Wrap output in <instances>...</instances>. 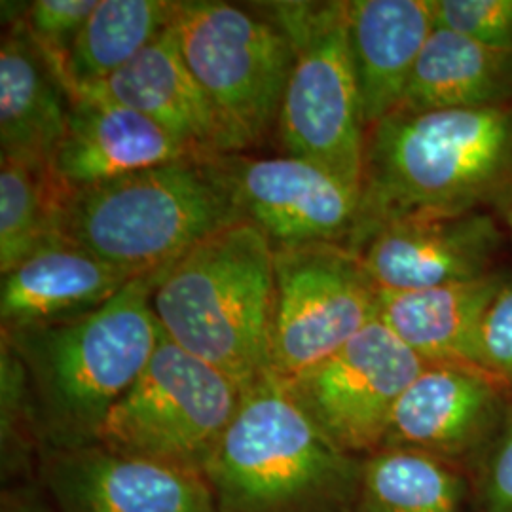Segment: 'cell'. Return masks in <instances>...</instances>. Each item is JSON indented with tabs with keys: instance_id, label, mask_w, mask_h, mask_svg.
Returning a JSON list of instances; mask_svg holds the SVG:
<instances>
[{
	"instance_id": "1",
	"label": "cell",
	"mask_w": 512,
	"mask_h": 512,
	"mask_svg": "<svg viewBox=\"0 0 512 512\" xmlns=\"http://www.w3.org/2000/svg\"><path fill=\"white\" fill-rule=\"evenodd\" d=\"M512 198V103L393 112L368 129L359 222L348 249L414 217L497 209Z\"/></svg>"
},
{
	"instance_id": "2",
	"label": "cell",
	"mask_w": 512,
	"mask_h": 512,
	"mask_svg": "<svg viewBox=\"0 0 512 512\" xmlns=\"http://www.w3.org/2000/svg\"><path fill=\"white\" fill-rule=\"evenodd\" d=\"M162 270L133 277L86 315L2 332L31 380L38 423L54 450L93 444L110 408L147 368L164 338L152 306Z\"/></svg>"
},
{
	"instance_id": "3",
	"label": "cell",
	"mask_w": 512,
	"mask_h": 512,
	"mask_svg": "<svg viewBox=\"0 0 512 512\" xmlns=\"http://www.w3.org/2000/svg\"><path fill=\"white\" fill-rule=\"evenodd\" d=\"M274 293V247L243 220L165 266L152 306L165 338L247 389L272 374Z\"/></svg>"
},
{
	"instance_id": "4",
	"label": "cell",
	"mask_w": 512,
	"mask_h": 512,
	"mask_svg": "<svg viewBox=\"0 0 512 512\" xmlns=\"http://www.w3.org/2000/svg\"><path fill=\"white\" fill-rule=\"evenodd\" d=\"M243 220L215 158H184L73 192L59 236L139 277Z\"/></svg>"
},
{
	"instance_id": "5",
	"label": "cell",
	"mask_w": 512,
	"mask_h": 512,
	"mask_svg": "<svg viewBox=\"0 0 512 512\" xmlns=\"http://www.w3.org/2000/svg\"><path fill=\"white\" fill-rule=\"evenodd\" d=\"M205 480L222 512H327L359 475L274 374L243 389Z\"/></svg>"
},
{
	"instance_id": "6",
	"label": "cell",
	"mask_w": 512,
	"mask_h": 512,
	"mask_svg": "<svg viewBox=\"0 0 512 512\" xmlns=\"http://www.w3.org/2000/svg\"><path fill=\"white\" fill-rule=\"evenodd\" d=\"M264 8L296 54L275 128L285 154L323 167L361 196L368 128L349 54L346 2Z\"/></svg>"
},
{
	"instance_id": "7",
	"label": "cell",
	"mask_w": 512,
	"mask_h": 512,
	"mask_svg": "<svg viewBox=\"0 0 512 512\" xmlns=\"http://www.w3.org/2000/svg\"><path fill=\"white\" fill-rule=\"evenodd\" d=\"M177 35L184 59L207 95L226 154L258 147L277 128L294 46L258 10L220 0L181 2Z\"/></svg>"
},
{
	"instance_id": "8",
	"label": "cell",
	"mask_w": 512,
	"mask_h": 512,
	"mask_svg": "<svg viewBox=\"0 0 512 512\" xmlns=\"http://www.w3.org/2000/svg\"><path fill=\"white\" fill-rule=\"evenodd\" d=\"M241 395L232 378L164 334L143 374L110 408L93 444L205 476Z\"/></svg>"
},
{
	"instance_id": "9",
	"label": "cell",
	"mask_w": 512,
	"mask_h": 512,
	"mask_svg": "<svg viewBox=\"0 0 512 512\" xmlns=\"http://www.w3.org/2000/svg\"><path fill=\"white\" fill-rule=\"evenodd\" d=\"M270 372L289 382L378 321V287L344 245L274 249Z\"/></svg>"
},
{
	"instance_id": "10",
	"label": "cell",
	"mask_w": 512,
	"mask_h": 512,
	"mask_svg": "<svg viewBox=\"0 0 512 512\" xmlns=\"http://www.w3.org/2000/svg\"><path fill=\"white\" fill-rule=\"evenodd\" d=\"M425 366L382 321H374L329 359L285 384L342 452L374 454L384 446L401 395Z\"/></svg>"
},
{
	"instance_id": "11",
	"label": "cell",
	"mask_w": 512,
	"mask_h": 512,
	"mask_svg": "<svg viewBox=\"0 0 512 512\" xmlns=\"http://www.w3.org/2000/svg\"><path fill=\"white\" fill-rule=\"evenodd\" d=\"M245 222L274 249L304 245L349 247L361 196L329 171L296 156L215 158Z\"/></svg>"
},
{
	"instance_id": "12",
	"label": "cell",
	"mask_w": 512,
	"mask_h": 512,
	"mask_svg": "<svg viewBox=\"0 0 512 512\" xmlns=\"http://www.w3.org/2000/svg\"><path fill=\"white\" fill-rule=\"evenodd\" d=\"M503 236L486 211L414 217L376 228L353 253L378 291L408 293L492 274Z\"/></svg>"
},
{
	"instance_id": "13",
	"label": "cell",
	"mask_w": 512,
	"mask_h": 512,
	"mask_svg": "<svg viewBox=\"0 0 512 512\" xmlns=\"http://www.w3.org/2000/svg\"><path fill=\"white\" fill-rule=\"evenodd\" d=\"M46 482L59 512H222L205 476L99 444L52 450Z\"/></svg>"
},
{
	"instance_id": "14",
	"label": "cell",
	"mask_w": 512,
	"mask_h": 512,
	"mask_svg": "<svg viewBox=\"0 0 512 512\" xmlns=\"http://www.w3.org/2000/svg\"><path fill=\"white\" fill-rule=\"evenodd\" d=\"M184 158L196 156L145 114L95 93H78L52 165L67 188L78 192Z\"/></svg>"
},
{
	"instance_id": "15",
	"label": "cell",
	"mask_w": 512,
	"mask_h": 512,
	"mask_svg": "<svg viewBox=\"0 0 512 512\" xmlns=\"http://www.w3.org/2000/svg\"><path fill=\"white\" fill-rule=\"evenodd\" d=\"M505 391L473 366L427 365L395 406L382 448L459 456L494 425Z\"/></svg>"
},
{
	"instance_id": "16",
	"label": "cell",
	"mask_w": 512,
	"mask_h": 512,
	"mask_svg": "<svg viewBox=\"0 0 512 512\" xmlns=\"http://www.w3.org/2000/svg\"><path fill=\"white\" fill-rule=\"evenodd\" d=\"M80 93L145 114L200 160L228 156L213 107L184 59L175 23L107 82Z\"/></svg>"
},
{
	"instance_id": "17",
	"label": "cell",
	"mask_w": 512,
	"mask_h": 512,
	"mask_svg": "<svg viewBox=\"0 0 512 512\" xmlns=\"http://www.w3.org/2000/svg\"><path fill=\"white\" fill-rule=\"evenodd\" d=\"M131 279L71 241L54 239L2 274V332L86 315L107 304Z\"/></svg>"
},
{
	"instance_id": "18",
	"label": "cell",
	"mask_w": 512,
	"mask_h": 512,
	"mask_svg": "<svg viewBox=\"0 0 512 512\" xmlns=\"http://www.w3.org/2000/svg\"><path fill=\"white\" fill-rule=\"evenodd\" d=\"M349 54L366 128L401 107L414 67L437 29L433 0L346 2Z\"/></svg>"
},
{
	"instance_id": "19",
	"label": "cell",
	"mask_w": 512,
	"mask_h": 512,
	"mask_svg": "<svg viewBox=\"0 0 512 512\" xmlns=\"http://www.w3.org/2000/svg\"><path fill=\"white\" fill-rule=\"evenodd\" d=\"M509 279L492 272L423 291H378V321L427 365L476 368V336L482 319Z\"/></svg>"
},
{
	"instance_id": "20",
	"label": "cell",
	"mask_w": 512,
	"mask_h": 512,
	"mask_svg": "<svg viewBox=\"0 0 512 512\" xmlns=\"http://www.w3.org/2000/svg\"><path fill=\"white\" fill-rule=\"evenodd\" d=\"M69 114L67 84L18 21L4 33L0 46L2 156L52 160Z\"/></svg>"
},
{
	"instance_id": "21",
	"label": "cell",
	"mask_w": 512,
	"mask_h": 512,
	"mask_svg": "<svg viewBox=\"0 0 512 512\" xmlns=\"http://www.w3.org/2000/svg\"><path fill=\"white\" fill-rule=\"evenodd\" d=\"M512 103V52L437 27L395 112L488 109Z\"/></svg>"
},
{
	"instance_id": "22",
	"label": "cell",
	"mask_w": 512,
	"mask_h": 512,
	"mask_svg": "<svg viewBox=\"0 0 512 512\" xmlns=\"http://www.w3.org/2000/svg\"><path fill=\"white\" fill-rule=\"evenodd\" d=\"M181 2L97 0L73 42L65 78L71 92H88L124 69L177 21Z\"/></svg>"
},
{
	"instance_id": "23",
	"label": "cell",
	"mask_w": 512,
	"mask_h": 512,
	"mask_svg": "<svg viewBox=\"0 0 512 512\" xmlns=\"http://www.w3.org/2000/svg\"><path fill=\"white\" fill-rule=\"evenodd\" d=\"M73 192L52 160L2 156L0 162V272L6 274L46 243L59 228Z\"/></svg>"
},
{
	"instance_id": "24",
	"label": "cell",
	"mask_w": 512,
	"mask_h": 512,
	"mask_svg": "<svg viewBox=\"0 0 512 512\" xmlns=\"http://www.w3.org/2000/svg\"><path fill=\"white\" fill-rule=\"evenodd\" d=\"M359 512H461V480L446 459L380 448L359 471Z\"/></svg>"
},
{
	"instance_id": "25",
	"label": "cell",
	"mask_w": 512,
	"mask_h": 512,
	"mask_svg": "<svg viewBox=\"0 0 512 512\" xmlns=\"http://www.w3.org/2000/svg\"><path fill=\"white\" fill-rule=\"evenodd\" d=\"M95 6L97 0H37L27 6L21 18L23 29L65 84L67 55Z\"/></svg>"
},
{
	"instance_id": "26",
	"label": "cell",
	"mask_w": 512,
	"mask_h": 512,
	"mask_svg": "<svg viewBox=\"0 0 512 512\" xmlns=\"http://www.w3.org/2000/svg\"><path fill=\"white\" fill-rule=\"evenodd\" d=\"M433 14L440 29L512 52V0H433Z\"/></svg>"
},
{
	"instance_id": "27",
	"label": "cell",
	"mask_w": 512,
	"mask_h": 512,
	"mask_svg": "<svg viewBox=\"0 0 512 512\" xmlns=\"http://www.w3.org/2000/svg\"><path fill=\"white\" fill-rule=\"evenodd\" d=\"M476 368L512 387V277L495 296L476 336Z\"/></svg>"
},
{
	"instance_id": "28",
	"label": "cell",
	"mask_w": 512,
	"mask_h": 512,
	"mask_svg": "<svg viewBox=\"0 0 512 512\" xmlns=\"http://www.w3.org/2000/svg\"><path fill=\"white\" fill-rule=\"evenodd\" d=\"M484 499L488 512H512V421L490 461Z\"/></svg>"
},
{
	"instance_id": "29",
	"label": "cell",
	"mask_w": 512,
	"mask_h": 512,
	"mask_svg": "<svg viewBox=\"0 0 512 512\" xmlns=\"http://www.w3.org/2000/svg\"><path fill=\"white\" fill-rule=\"evenodd\" d=\"M499 213H501V219H503V224H505L512 241V198L499 207Z\"/></svg>"
},
{
	"instance_id": "30",
	"label": "cell",
	"mask_w": 512,
	"mask_h": 512,
	"mask_svg": "<svg viewBox=\"0 0 512 512\" xmlns=\"http://www.w3.org/2000/svg\"><path fill=\"white\" fill-rule=\"evenodd\" d=\"M4 512H33V511H27V509H16V511H4Z\"/></svg>"
}]
</instances>
